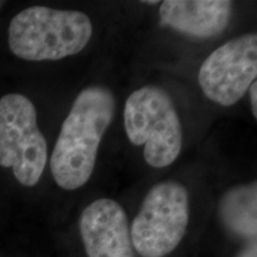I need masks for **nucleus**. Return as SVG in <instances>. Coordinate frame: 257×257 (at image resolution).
I'll return each mask as SVG.
<instances>
[{"instance_id": "1", "label": "nucleus", "mask_w": 257, "mask_h": 257, "mask_svg": "<svg viewBox=\"0 0 257 257\" xmlns=\"http://www.w3.org/2000/svg\"><path fill=\"white\" fill-rule=\"evenodd\" d=\"M114 112V96L101 86L82 89L76 96L50 157L51 174L61 188L74 191L87 184Z\"/></svg>"}, {"instance_id": "2", "label": "nucleus", "mask_w": 257, "mask_h": 257, "mask_svg": "<svg viewBox=\"0 0 257 257\" xmlns=\"http://www.w3.org/2000/svg\"><path fill=\"white\" fill-rule=\"evenodd\" d=\"M92 32L91 19L82 12L31 6L12 18L9 47L19 59L56 61L85 49Z\"/></svg>"}, {"instance_id": "3", "label": "nucleus", "mask_w": 257, "mask_h": 257, "mask_svg": "<svg viewBox=\"0 0 257 257\" xmlns=\"http://www.w3.org/2000/svg\"><path fill=\"white\" fill-rule=\"evenodd\" d=\"M124 126L134 146H144V160L154 168L170 166L181 153L184 135L175 104L157 86L131 93L125 102Z\"/></svg>"}, {"instance_id": "4", "label": "nucleus", "mask_w": 257, "mask_h": 257, "mask_svg": "<svg viewBox=\"0 0 257 257\" xmlns=\"http://www.w3.org/2000/svg\"><path fill=\"white\" fill-rule=\"evenodd\" d=\"M188 220V193L185 186L175 181L155 185L131 224L135 251L141 257L168 256L184 239Z\"/></svg>"}, {"instance_id": "5", "label": "nucleus", "mask_w": 257, "mask_h": 257, "mask_svg": "<svg viewBox=\"0 0 257 257\" xmlns=\"http://www.w3.org/2000/svg\"><path fill=\"white\" fill-rule=\"evenodd\" d=\"M48 160L37 112L27 96L10 93L0 99V166L11 168L25 187L40 181Z\"/></svg>"}, {"instance_id": "6", "label": "nucleus", "mask_w": 257, "mask_h": 257, "mask_svg": "<svg viewBox=\"0 0 257 257\" xmlns=\"http://www.w3.org/2000/svg\"><path fill=\"white\" fill-rule=\"evenodd\" d=\"M257 76V36L245 34L218 48L204 61L198 81L204 94L221 106L238 102Z\"/></svg>"}, {"instance_id": "7", "label": "nucleus", "mask_w": 257, "mask_h": 257, "mask_svg": "<svg viewBox=\"0 0 257 257\" xmlns=\"http://www.w3.org/2000/svg\"><path fill=\"white\" fill-rule=\"evenodd\" d=\"M87 257H137L124 208L108 198L83 210L79 223Z\"/></svg>"}, {"instance_id": "8", "label": "nucleus", "mask_w": 257, "mask_h": 257, "mask_svg": "<svg viewBox=\"0 0 257 257\" xmlns=\"http://www.w3.org/2000/svg\"><path fill=\"white\" fill-rule=\"evenodd\" d=\"M161 27L197 38L220 34L229 24L232 3L227 0H167L160 6Z\"/></svg>"}, {"instance_id": "9", "label": "nucleus", "mask_w": 257, "mask_h": 257, "mask_svg": "<svg viewBox=\"0 0 257 257\" xmlns=\"http://www.w3.org/2000/svg\"><path fill=\"white\" fill-rule=\"evenodd\" d=\"M219 216L225 226L248 240L257 237V186H237L227 191L219 204Z\"/></svg>"}, {"instance_id": "10", "label": "nucleus", "mask_w": 257, "mask_h": 257, "mask_svg": "<svg viewBox=\"0 0 257 257\" xmlns=\"http://www.w3.org/2000/svg\"><path fill=\"white\" fill-rule=\"evenodd\" d=\"M234 257H257V242L256 239L248 240V243L237 252Z\"/></svg>"}, {"instance_id": "11", "label": "nucleus", "mask_w": 257, "mask_h": 257, "mask_svg": "<svg viewBox=\"0 0 257 257\" xmlns=\"http://www.w3.org/2000/svg\"><path fill=\"white\" fill-rule=\"evenodd\" d=\"M250 93V104H251V112L253 117L257 118V82L253 81L249 87Z\"/></svg>"}, {"instance_id": "12", "label": "nucleus", "mask_w": 257, "mask_h": 257, "mask_svg": "<svg viewBox=\"0 0 257 257\" xmlns=\"http://www.w3.org/2000/svg\"><path fill=\"white\" fill-rule=\"evenodd\" d=\"M144 4H147V5H156V4H160V2H157V0H154V2H143Z\"/></svg>"}]
</instances>
